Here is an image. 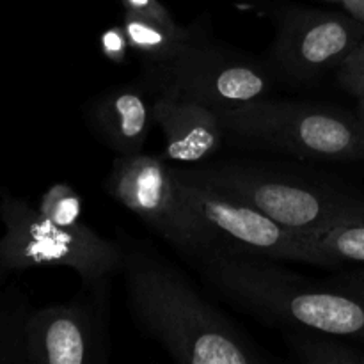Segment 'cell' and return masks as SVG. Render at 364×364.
Returning <instances> with one entry per match:
<instances>
[{
  "label": "cell",
  "instance_id": "cell-15",
  "mask_svg": "<svg viewBox=\"0 0 364 364\" xmlns=\"http://www.w3.org/2000/svg\"><path fill=\"white\" fill-rule=\"evenodd\" d=\"M28 311L25 302L0 304V364L28 363L25 323Z\"/></svg>",
  "mask_w": 364,
  "mask_h": 364
},
{
  "label": "cell",
  "instance_id": "cell-20",
  "mask_svg": "<svg viewBox=\"0 0 364 364\" xmlns=\"http://www.w3.org/2000/svg\"><path fill=\"white\" fill-rule=\"evenodd\" d=\"M340 68V82L345 87H348L355 80L364 77V41L350 53V57Z\"/></svg>",
  "mask_w": 364,
  "mask_h": 364
},
{
  "label": "cell",
  "instance_id": "cell-6",
  "mask_svg": "<svg viewBox=\"0 0 364 364\" xmlns=\"http://www.w3.org/2000/svg\"><path fill=\"white\" fill-rule=\"evenodd\" d=\"M148 82L156 92H173L220 112L269 98L276 71L198 34L169 64L148 66Z\"/></svg>",
  "mask_w": 364,
  "mask_h": 364
},
{
  "label": "cell",
  "instance_id": "cell-1",
  "mask_svg": "<svg viewBox=\"0 0 364 364\" xmlns=\"http://www.w3.org/2000/svg\"><path fill=\"white\" fill-rule=\"evenodd\" d=\"M124 291L132 316L178 363L258 364L267 358L187 277L153 249L128 240Z\"/></svg>",
  "mask_w": 364,
  "mask_h": 364
},
{
  "label": "cell",
  "instance_id": "cell-21",
  "mask_svg": "<svg viewBox=\"0 0 364 364\" xmlns=\"http://www.w3.org/2000/svg\"><path fill=\"white\" fill-rule=\"evenodd\" d=\"M354 18L364 23V0H338Z\"/></svg>",
  "mask_w": 364,
  "mask_h": 364
},
{
  "label": "cell",
  "instance_id": "cell-16",
  "mask_svg": "<svg viewBox=\"0 0 364 364\" xmlns=\"http://www.w3.org/2000/svg\"><path fill=\"white\" fill-rule=\"evenodd\" d=\"M316 240L338 269L343 265H364V220L333 228L316 235Z\"/></svg>",
  "mask_w": 364,
  "mask_h": 364
},
{
  "label": "cell",
  "instance_id": "cell-13",
  "mask_svg": "<svg viewBox=\"0 0 364 364\" xmlns=\"http://www.w3.org/2000/svg\"><path fill=\"white\" fill-rule=\"evenodd\" d=\"M123 28L130 50L144 57L148 66H164L176 59L178 53L196 38L194 31L181 25H166L151 18L124 11Z\"/></svg>",
  "mask_w": 364,
  "mask_h": 364
},
{
  "label": "cell",
  "instance_id": "cell-25",
  "mask_svg": "<svg viewBox=\"0 0 364 364\" xmlns=\"http://www.w3.org/2000/svg\"><path fill=\"white\" fill-rule=\"evenodd\" d=\"M359 119H361L364 124V100L363 98L359 100Z\"/></svg>",
  "mask_w": 364,
  "mask_h": 364
},
{
  "label": "cell",
  "instance_id": "cell-18",
  "mask_svg": "<svg viewBox=\"0 0 364 364\" xmlns=\"http://www.w3.org/2000/svg\"><path fill=\"white\" fill-rule=\"evenodd\" d=\"M100 45H102V50L107 59H110L116 64L124 63L128 50H130V43H128L123 25L121 27L107 28L102 34V38H100Z\"/></svg>",
  "mask_w": 364,
  "mask_h": 364
},
{
  "label": "cell",
  "instance_id": "cell-11",
  "mask_svg": "<svg viewBox=\"0 0 364 364\" xmlns=\"http://www.w3.org/2000/svg\"><path fill=\"white\" fill-rule=\"evenodd\" d=\"M153 119L162 128L164 160L181 166L206 162L226 137L215 110L173 92L156 95Z\"/></svg>",
  "mask_w": 364,
  "mask_h": 364
},
{
  "label": "cell",
  "instance_id": "cell-9",
  "mask_svg": "<svg viewBox=\"0 0 364 364\" xmlns=\"http://www.w3.org/2000/svg\"><path fill=\"white\" fill-rule=\"evenodd\" d=\"M363 41L364 23L352 14L291 7L277 20L270 66L295 82H311L341 66Z\"/></svg>",
  "mask_w": 364,
  "mask_h": 364
},
{
  "label": "cell",
  "instance_id": "cell-23",
  "mask_svg": "<svg viewBox=\"0 0 364 364\" xmlns=\"http://www.w3.org/2000/svg\"><path fill=\"white\" fill-rule=\"evenodd\" d=\"M347 89L352 92V95L358 96L359 100H361V98L364 100V77L359 78V80H355L352 85H348Z\"/></svg>",
  "mask_w": 364,
  "mask_h": 364
},
{
  "label": "cell",
  "instance_id": "cell-10",
  "mask_svg": "<svg viewBox=\"0 0 364 364\" xmlns=\"http://www.w3.org/2000/svg\"><path fill=\"white\" fill-rule=\"evenodd\" d=\"M107 327L109 297L85 294L68 304L31 311L25 323L28 363H103L107 359Z\"/></svg>",
  "mask_w": 364,
  "mask_h": 364
},
{
  "label": "cell",
  "instance_id": "cell-19",
  "mask_svg": "<svg viewBox=\"0 0 364 364\" xmlns=\"http://www.w3.org/2000/svg\"><path fill=\"white\" fill-rule=\"evenodd\" d=\"M124 11L141 14V16L151 18V20L160 21L166 25H178L174 18L171 16L169 9L164 7L159 0H123Z\"/></svg>",
  "mask_w": 364,
  "mask_h": 364
},
{
  "label": "cell",
  "instance_id": "cell-8",
  "mask_svg": "<svg viewBox=\"0 0 364 364\" xmlns=\"http://www.w3.org/2000/svg\"><path fill=\"white\" fill-rule=\"evenodd\" d=\"M107 192L185 258L213 251L208 233L187 212L174 191L171 166L164 159L135 153L117 155L105 181Z\"/></svg>",
  "mask_w": 364,
  "mask_h": 364
},
{
  "label": "cell",
  "instance_id": "cell-22",
  "mask_svg": "<svg viewBox=\"0 0 364 364\" xmlns=\"http://www.w3.org/2000/svg\"><path fill=\"white\" fill-rule=\"evenodd\" d=\"M338 283L345 284V287H350L354 290H359L364 294V274H352L347 277H336Z\"/></svg>",
  "mask_w": 364,
  "mask_h": 364
},
{
  "label": "cell",
  "instance_id": "cell-14",
  "mask_svg": "<svg viewBox=\"0 0 364 364\" xmlns=\"http://www.w3.org/2000/svg\"><path fill=\"white\" fill-rule=\"evenodd\" d=\"M340 336L316 331H288L284 334L291 354L306 364H364V345L345 343Z\"/></svg>",
  "mask_w": 364,
  "mask_h": 364
},
{
  "label": "cell",
  "instance_id": "cell-5",
  "mask_svg": "<svg viewBox=\"0 0 364 364\" xmlns=\"http://www.w3.org/2000/svg\"><path fill=\"white\" fill-rule=\"evenodd\" d=\"M217 116L238 144L306 160L364 159L363 121L334 107L265 98Z\"/></svg>",
  "mask_w": 364,
  "mask_h": 364
},
{
  "label": "cell",
  "instance_id": "cell-2",
  "mask_svg": "<svg viewBox=\"0 0 364 364\" xmlns=\"http://www.w3.org/2000/svg\"><path fill=\"white\" fill-rule=\"evenodd\" d=\"M203 279L242 311L291 331H316L364 345V294L333 281H315L274 259L230 251L192 258Z\"/></svg>",
  "mask_w": 364,
  "mask_h": 364
},
{
  "label": "cell",
  "instance_id": "cell-3",
  "mask_svg": "<svg viewBox=\"0 0 364 364\" xmlns=\"http://www.w3.org/2000/svg\"><path fill=\"white\" fill-rule=\"evenodd\" d=\"M176 180L244 203L306 235L364 220V199L313 173L255 160L171 166Z\"/></svg>",
  "mask_w": 364,
  "mask_h": 364
},
{
  "label": "cell",
  "instance_id": "cell-12",
  "mask_svg": "<svg viewBox=\"0 0 364 364\" xmlns=\"http://www.w3.org/2000/svg\"><path fill=\"white\" fill-rule=\"evenodd\" d=\"M85 119L96 137L117 155L142 153L155 123L153 105L134 85H119L96 96L85 109Z\"/></svg>",
  "mask_w": 364,
  "mask_h": 364
},
{
  "label": "cell",
  "instance_id": "cell-24",
  "mask_svg": "<svg viewBox=\"0 0 364 364\" xmlns=\"http://www.w3.org/2000/svg\"><path fill=\"white\" fill-rule=\"evenodd\" d=\"M7 272H9V270H7L6 267H4L2 263H0V287H2L4 279H6V276H7Z\"/></svg>",
  "mask_w": 364,
  "mask_h": 364
},
{
  "label": "cell",
  "instance_id": "cell-7",
  "mask_svg": "<svg viewBox=\"0 0 364 364\" xmlns=\"http://www.w3.org/2000/svg\"><path fill=\"white\" fill-rule=\"evenodd\" d=\"M174 191L196 223L205 228L213 244V251L220 249L270 259H291L323 269H338L336 263L320 249L316 235H306L284 228L249 205L231 201L176 178Z\"/></svg>",
  "mask_w": 364,
  "mask_h": 364
},
{
  "label": "cell",
  "instance_id": "cell-17",
  "mask_svg": "<svg viewBox=\"0 0 364 364\" xmlns=\"http://www.w3.org/2000/svg\"><path fill=\"white\" fill-rule=\"evenodd\" d=\"M39 212L60 228H77L82 224L84 203L78 192L66 183H55L43 194Z\"/></svg>",
  "mask_w": 364,
  "mask_h": 364
},
{
  "label": "cell",
  "instance_id": "cell-4",
  "mask_svg": "<svg viewBox=\"0 0 364 364\" xmlns=\"http://www.w3.org/2000/svg\"><path fill=\"white\" fill-rule=\"evenodd\" d=\"M0 263L7 270L64 267L78 274L85 294L109 297V283L123 272L124 247L92 231L84 223L60 228L25 199L0 188Z\"/></svg>",
  "mask_w": 364,
  "mask_h": 364
}]
</instances>
